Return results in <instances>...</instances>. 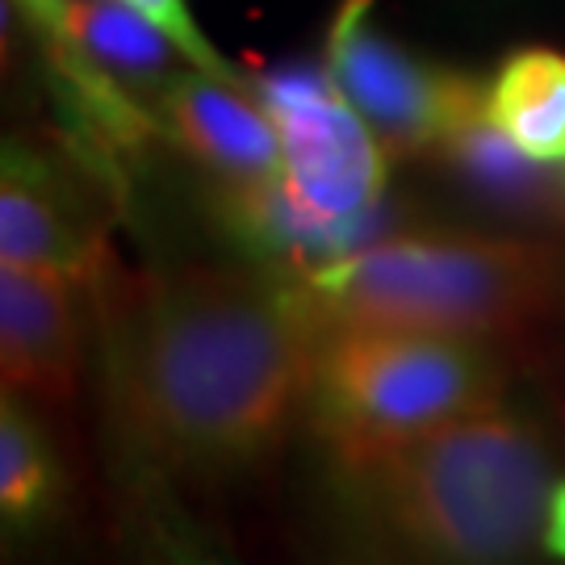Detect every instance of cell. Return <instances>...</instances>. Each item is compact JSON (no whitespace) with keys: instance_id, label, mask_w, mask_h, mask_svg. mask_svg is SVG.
I'll return each mask as SVG.
<instances>
[{"instance_id":"1","label":"cell","mask_w":565,"mask_h":565,"mask_svg":"<svg viewBox=\"0 0 565 565\" xmlns=\"http://www.w3.org/2000/svg\"><path fill=\"white\" fill-rule=\"evenodd\" d=\"M323 327L289 273L181 268L105 319V385L142 461L223 478L306 411Z\"/></svg>"},{"instance_id":"2","label":"cell","mask_w":565,"mask_h":565,"mask_svg":"<svg viewBox=\"0 0 565 565\" xmlns=\"http://www.w3.org/2000/svg\"><path fill=\"white\" fill-rule=\"evenodd\" d=\"M327 478L356 532L398 565H527L557 486L545 436L503 406L327 452Z\"/></svg>"},{"instance_id":"3","label":"cell","mask_w":565,"mask_h":565,"mask_svg":"<svg viewBox=\"0 0 565 565\" xmlns=\"http://www.w3.org/2000/svg\"><path fill=\"white\" fill-rule=\"evenodd\" d=\"M319 327H398L499 340L545 319L565 289L562 252L515 235H390L289 273Z\"/></svg>"},{"instance_id":"4","label":"cell","mask_w":565,"mask_h":565,"mask_svg":"<svg viewBox=\"0 0 565 565\" xmlns=\"http://www.w3.org/2000/svg\"><path fill=\"white\" fill-rule=\"evenodd\" d=\"M503 361L486 340L327 327L306 411L327 452L394 445L440 424L503 406Z\"/></svg>"},{"instance_id":"5","label":"cell","mask_w":565,"mask_h":565,"mask_svg":"<svg viewBox=\"0 0 565 565\" xmlns=\"http://www.w3.org/2000/svg\"><path fill=\"white\" fill-rule=\"evenodd\" d=\"M373 9V0L335 4L323 39L327 76L394 160L436 156L465 118L486 109V84L415 55Z\"/></svg>"},{"instance_id":"6","label":"cell","mask_w":565,"mask_h":565,"mask_svg":"<svg viewBox=\"0 0 565 565\" xmlns=\"http://www.w3.org/2000/svg\"><path fill=\"white\" fill-rule=\"evenodd\" d=\"M256 102L277 126L285 189L327 218H361L385 202L390 151L343 102L327 67L252 72Z\"/></svg>"},{"instance_id":"7","label":"cell","mask_w":565,"mask_h":565,"mask_svg":"<svg viewBox=\"0 0 565 565\" xmlns=\"http://www.w3.org/2000/svg\"><path fill=\"white\" fill-rule=\"evenodd\" d=\"M105 235L67 168L25 139L0 147V264L63 273L84 289L105 277Z\"/></svg>"},{"instance_id":"8","label":"cell","mask_w":565,"mask_h":565,"mask_svg":"<svg viewBox=\"0 0 565 565\" xmlns=\"http://www.w3.org/2000/svg\"><path fill=\"white\" fill-rule=\"evenodd\" d=\"M84 285L46 273L0 264V373L4 390L21 398L63 403L81 377Z\"/></svg>"},{"instance_id":"9","label":"cell","mask_w":565,"mask_h":565,"mask_svg":"<svg viewBox=\"0 0 565 565\" xmlns=\"http://www.w3.org/2000/svg\"><path fill=\"white\" fill-rule=\"evenodd\" d=\"M163 135L177 139L223 184H260L281 177V142L264 105L235 84L184 63L151 93Z\"/></svg>"},{"instance_id":"10","label":"cell","mask_w":565,"mask_h":565,"mask_svg":"<svg viewBox=\"0 0 565 565\" xmlns=\"http://www.w3.org/2000/svg\"><path fill=\"white\" fill-rule=\"evenodd\" d=\"M218 218L268 268L306 273L327 260H340L348 252H361L369 243L390 239L398 223V205L385 198L361 218H327L298 202L281 177H273L260 184H223Z\"/></svg>"},{"instance_id":"11","label":"cell","mask_w":565,"mask_h":565,"mask_svg":"<svg viewBox=\"0 0 565 565\" xmlns=\"http://www.w3.org/2000/svg\"><path fill=\"white\" fill-rule=\"evenodd\" d=\"M436 156L452 172V181L478 202L527 223L565 226V172H553V163L527 156L520 142L507 139L486 118V109L465 118L436 147Z\"/></svg>"},{"instance_id":"12","label":"cell","mask_w":565,"mask_h":565,"mask_svg":"<svg viewBox=\"0 0 565 565\" xmlns=\"http://www.w3.org/2000/svg\"><path fill=\"white\" fill-rule=\"evenodd\" d=\"M486 118L545 163L565 160V55L548 46L511 51L486 84Z\"/></svg>"},{"instance_id":"13","label":"cell","mask_w":565,"mask_h":565,"mask_svg":"<svg viewBox=\"0 0 565 565\" xmlns=\"http://www.w3.org/2000/svg\"><path fill=\"white\" fill-rule=\"evenodd\" d=\"M63 499V469L42 424L4 390L0 398V520L4 536H25L42 527Z\"/></svg>"},{"instance_id":"14","label":"cell","mask_w":565,"mask_h":565,"mask_svg":"<svg viewBox=\"0 0 565 565\" xmlns=\"http://www.w3.org/2000/svg\"><path fill=\"white\" fill-rule=\"evenodd\" d=\"M67 30H72V46L84 60L97 63L118 84H139L147 93H156L172 76L177 46L121 0H72Z\"/></svg>"},{"instance_id":"15","label":"cell","mask_w":565,"mask_h":565,"mask_svg":"<svg viewBox=\"0 0 565 565\" xmlns=\"http://www.w3.org/2000/svg\"><path fill=\"white\" fill-rule=\"evenodd\" d=\"M121 4H130L135 13H142V18L151 21L163 39L177 46V55H181L189 67H198L205 76H218V81L235 84V88H247V93L256 97L252 72H243L239 63H231L223 51L210 42V34L202 30V21L193 18L189 0H121Z\"/></svg>"},{"instance_id":"16","label":"cell","mask_w":565,"mask_h":565,"mask_svg":"<svg viewBox=\"0 0 565 565\" xmlns=\"http://www.w3.org/2000/svg\"><path fill=\"white\" fill-rule=\"evenodd\" d=\"M21 13L30 18L34 34H39L42 51H46V63L55 67L72 55V30H67V9L72 0H18Z\"/></svg>"},{"instance_id":"17","label":"cell","mask_w":565,"mask_h":565,"mask_svg":"<svg viewBox=\"0 0 565 565\" xmlns=\"http://www.w3.org/2000/svg\"><path fill=\"white\" fill-rule=\"evenodd\" d=\"M545 553H553L557 562H565V482L553 486L545 511Z\"/></svg>"},{"instance_id":"18","label":"cell","mask_w":565,"mask_h":565,"mask_svg":"<svg viewBox=\"0 0 565 565\" xmlns=\"http://www.w3.org/2000/svg\"><path fill=\"white\" fill-rule=\"evenodd\" d=\"M168 565H226V562L210 557V553H198V548H189L184 541H168Z\"/></svg>"}]
</instances>
